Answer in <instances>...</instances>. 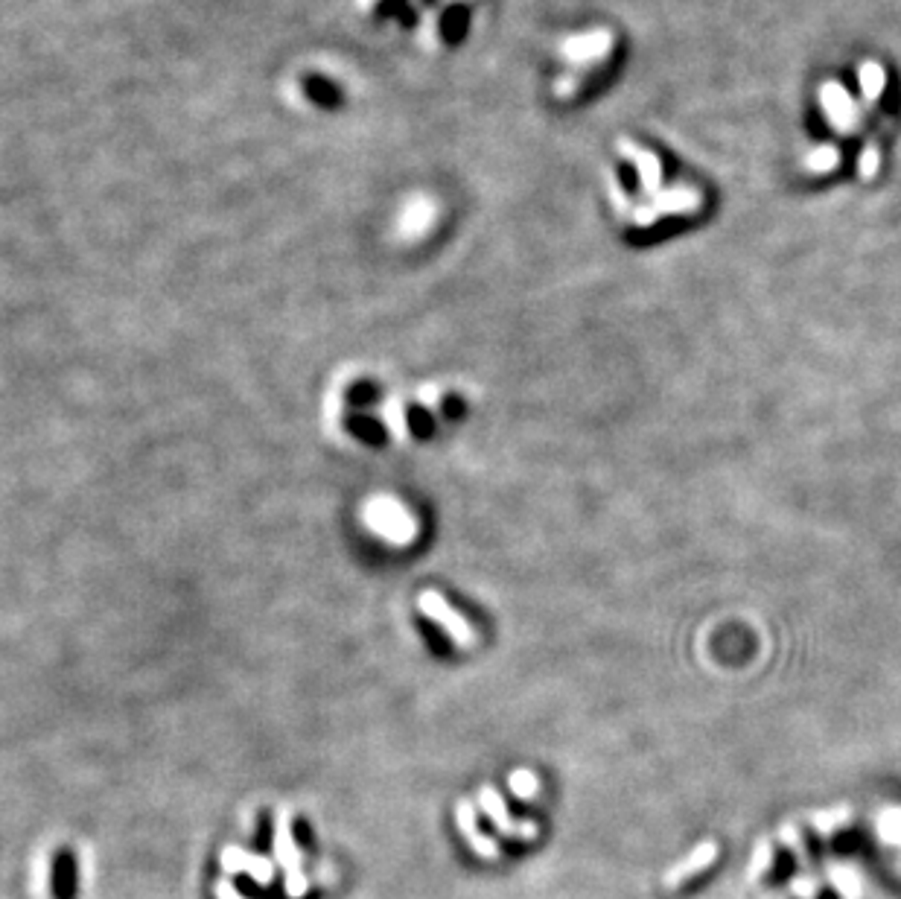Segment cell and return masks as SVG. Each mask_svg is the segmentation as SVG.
Returning <instances> with one entry per match:
<instances>
[{"mask_svg":"<svg viewBox=\"0 0 901 899\" xmlns=\"http://www.w3.org/2000/svg\"><path fill=\"white\" fill-rule=\"evenodd\" d=\"M508 785H510V792H514L517 797H522V801H531L534 794L540 792V780H537V774L528 771V768H519L508 776Z\"/></svg>","mask_w":901,"mask_h":899,"instance_id":"9c48e42d","label":"cell"},{"mask_svg":"<svg viewBox=\"0 0 901 899\" xmlns=\"http://www.w3.org/2000/svg\"><path fill=\"white\" fill-rule=\"evenodd\" d=\"M478 803H482V809L487 812V818L493 820L496 829L502 832V835H519V838L537 835V824H531V820H522V824H517V820L508 815L505 801H502V797H499L496 789H491V785H484V789L478 792Z\"/></svg>","mask_w":901,"mask_h":899,"instance_id":"277c9868","label":"cell"},{"mask_svg":"<svg viewBox=\"0 0 901 899\" xmlns=\"http://www.w3.org/2000/svg\"><path fill=\"white\" fill-rule=\"evenodd\" d=\"M417 607H420V614L429 616L432 623L447 631L450 640L459 649H470L473 642H476V631H473L470 623H467V616L459 614V610H455L438 590H424V593H420Z\"/></svg>","mask_w":901,"mask_h":899,"instance_id":"6da1fadb","label":"cell"},{"mask_svg":"<svg viewBox=\"0 0 901 899\" xmlns=\"http://www.w3.org/2000/svg\"><path fill=\"white\" fill-rule=\"evenodd\" d=\"M216 894H219V899H240V894L233 891V887H231L228 882H219V885H216Z\"/></svg>","mask_w":901,"mask_h":899,"instance_id":"7c38bea8","label":"cell"},{"mask_svg":"<svg viewBox=\"0 0 901 899\" xmlns=\"http://www.w3.org/2000/svg\"><path fill=\"white\" fill-rule=\"evenodd\" d=\"M274 856L277 861L286 868V891L289 896H304L307 891V879L300 873V850L295 847L292 841V832H289V820L286 815L277 818V827H274Z\"/></svg>","mask_w":901,"mask_h":899,"instance_id":"7a4b0ae2","label":"cell"},{"mask_svg":"<svg viewBox=\"0 0 901 899\" xmlns=\"http://www.w3.org/2000/svg\"><path fill=\"white\" fill-rule=\"evenodd\" d=\"M420 401H424L429 409H435V403H438V388H432V386L420 388Z\"/></svg>","mask_w":901,"mask_h":899,"instance_id":"8fae6325","label":"cell"},{"mask_svg":"<svg viewBox=\"0 0 901 899\" xmlns=\"http://www.w3.org/2000/svg\"><path fill=\"white\" fill-rule=\"evenodd\" d=\"M222 864H225V870H231V873L233 870H246L260 885H269L272 876H274V864L269 859L248 856V852H242L240 847H228L225 852H222Z\"/></svg>","mask_w":901,"mask_h":899,"instance_id":"5b68a950","label":"cell"},{"mask_svg":"<svg viewBox=\"0 0 901 899\" xmlns=\"http://www.w3.org/2000/svg\"><path fill=\"white\" fill-rule=\"evenodd\" d=\"M455 818H459V829H461V835L470 838V844L473 850L478 852V856H484V859H496L499 856V847H496V841L493 838H487L482 835V832L476 829V809L473 803H459V812H455Z\"/></svg>","mask_w":901,"mask_h":899,"instance_id":"8992f818","label":"cell"},{"mask_svg":"<svg viewBox=\"0 0 901 899\" xmlns=\"http://www.w3.org/2000/svg\"><path fill=\"white\" fill-rule=\"evenodd\" d=\"M712 859H715V844H700V847L692 852V859H688V861L683 864V868L671 870L669 882H680V879H686V876H692L695 870H703Z\"/></svg>","mask_w":901,"mask_h":899,"instance_id":"ba28073f","label":"cell"},{"mask_svg":"<svg viewBox=\"0 0 901 899\" xmlns=\"http://www.w3.org/2000/svg\"><path fill=\"white\" fill-rule=\"evenodd\" d=\"M383 420H385V427L388 429H392V436L397 438V441H406V436H408V427H406V406L403 403H400L397 401V397H394V401H385L383 403Z\"/></svg>","mask_w":901,"mask_h":899,"instance_id":"52a82bcc","label":"cell"},{"mask_svg":"<svg viewBox=\"0 0 901 899\" xmlns=\"http://www.w3.org/2000/svg\"><path fill=\"white\" fill-rule=\"evenodd\" d=\"M59 899H71L73 894V861L71 859H64L62 861V868H59Z\"/></svg>","mask_w":901,"mask_h":899,"instance_id":"30bf717a","label":"cell"},{"mask_svg":"<svg viewBox=\"0 0 901 899\" xmlns=\"http://www.w3.org/2000/svg\"><path fill=\"white\" fill-rule=\"evenodd\" d=\"M365 520H368V526L374 531H380L383 538L388 540H394V543H406L408 538L400 531V523L403 526H415L411 523V517L408 512L400 503H392L388 496H380L376 503H371L368 508H365Z\"/></svg>","mask_w":901,"mask_h":899,"instance_id":"3957f363","label":"cell"}]
</instances>
